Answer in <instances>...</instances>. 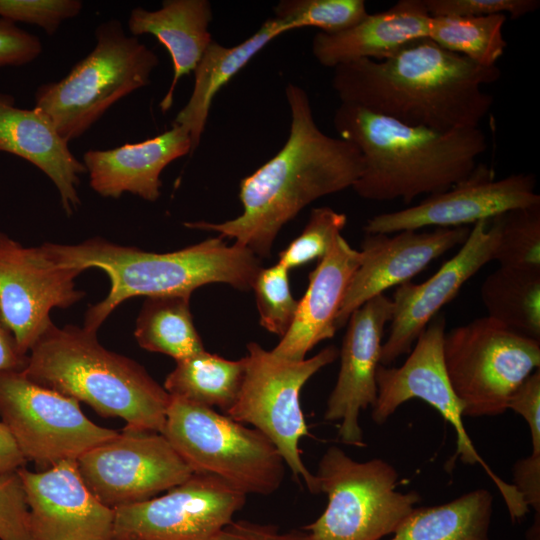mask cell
Here are the masks:
<instances>
[{"label": "cell", "mask_w": 540, "mask_h": 540, "mask_svg": "<svg viewBox=\"0 0 540 540\" xmlns=\"http://www.w3.org/2000/svg\"><path fill=\"white\" fill-rule=\"evenodd\" d=\"M500 75L497 66H479L423 38L379 60L339 65L331 84L341 103L450 131L479 127L493 104L484 86Z\"/></svg>", "instance_id": "obj_1"}, {"label": "cell", "mask_w": 540, "mask_h": 540, "mask_svg": "<svg viewBox=\"0 0 540 540\" xmlns=\"http://www.w3.org/2000/svg\"><path fill=\"white\" fill-rule=\"evenodd\" d=\"M285 94L291 112L288 139L276 155L241 180L242 213L222 223L196 221L186 227L216 232L256 256L268 257L279 231L303 208L353 187L362 171L357 147L319 129L301 87L288 84Z\"/></svg>", "instance_id": "obj_2"}, {"label": "cell", "mask_w": 540, "mask_h": 540, "mask_svg": "<svg viewBox=\"0 0 540 540\" xmlns=\"http://www.w3.org/2000/svg\"><path fill=\"white\" fill-rule=\"evenodd\" d=\"M333 125L362 157L353 190L373 201L409 204L420 195L443 192L469 176L487 149L479 127L439 131L345 103L336 109Z\"/></svg>", "instance_id": "obj_3"}, {"label": "cell", "mask_w": 540, "mask_h": 540, "mask_svg": "<svg viewBox=\"0 0 540 540\" xmlns=\"http://www.w3.org/2000/svg\"><path fill=\"white\" fill-rule=\"evenodd\" d=\"M41 246L60 267L81 273L97 268L109 277L107 296L85 314L83 328L94 333L131 297L191 296L195 289L211 283L250 290L262 268L251 250L236 243L228 245L220 236L167 253L122 246L100 237L74 245Z\"/></svg>", "instance_id": "obj_4"}, {"label": "cell", "mask_w": 540, "mask_h": 540, "mask_svg": "<svg viewBox=\"0 0 540 540\" xmlns=\"http://www.w3.org/2000/svg\"><path fill=\"white\" fill-rule=\"evenodd\" d=\"M22 373L127 427L162 432L171 396L136 361L103 347L96 333L52 325L29 351Z\"/></svg>", "instance_id": "obj_5"}, {"label": "cell", "mask_w": 540, "mask_h": 540, "mask_svg": "<svg viewBox=\"0 0 540 540\" xmlns=\"http://www.w3.org/2000/svg\"><path fill=\"white\" fill-rule=\"evenodd\" d=\"M96 45L57 82L40 85L35 106L69 143L82 136L116 102L149 85L159 58L138 37L110 19L95 30Z\"/></svg>", "instance_id": "obj_6"}, {"label": "cell", "mask_w": 540, "mask_h": 540, "mask_svg": "<svg viewBox=\"0 0 540 540\" xmlns=\"http://www.w3.org/2000/svg\"><path fill=\"white\" fill-rule=\"evenodd\" d=\"M161 433L193 473L246 495H271L283 482L286 465L271 440L213 408L171 396Z\"/></svg>", "instance_id": "obj_7"}, {"label": "cell", "mask_w": 540, "mask_h": 540, "mask_svg": "<svg viewBox=\"0 0 540 540\" xmlns=\"http://www.w3.org/2000/svg\"><path fill=\"white\" fill-rule=\"evenodd\" d=\"M315 476L327 505L303 528L310 540H381L420 501L415 491L396 490L398 473L387 461H356L336 446L325 451Z\"/></svg>", "instance_id": "obj_8"}, {"label": "cell", "mask_w": 540, "mask_h": 540, "mask_svg": "<svg viewBox=\"0 0 540 540\" xmlns=\"http://www.w3.org/2000/svg\"><path fill=\"white\" fill-rule=\"evenodd\" d=\"M247 351L239 394L224 414L262 432L276 446L294 479L318 494L316 476L305 466L299 448L300 440L309 435L300 392L313 375L337 359L339 351L331 345L300 361L280 358L256 342H250Z\"/></svg>", "instance_id": "obj_9"}, {"label": "cell", "mask_w": 540, "mask_h": 540, "mask_svg": "<svg viewBox=\"0 0 540 540\" xmlns=\"http://www.w3.org/2000/svg\"><path fill=\"white\" fill-rule=\"evenodd\" d=\"M443 359L464 416H498L515 389L540 366V341L488 316L445 333Z\"/></svg>", "instance_id": "obj_10"}, {"label": "cell", "mask_w": 540, "mask_h": 540, "mask_svg": "<svg viewBox=\"0 0 540 540\" xmlns=\"http://www.w3.org/2000/svg\"><path fill=\"white\" fill-rule=\"evenodd\" d=\"M445 318L436 315L416 339L415 347L400 367L379 365L376 371L377 398L372 406L376 424L385 423L397 408L411 399H421L435 408L456 433V452L464 464L480 465L498 488L512 520L528 511L513 484L501 479L475 449L464 426L463 405L446 373L443 359Z\"/></svg>", "instance_id": "obj_11"}, {"label": "cell", "mask_w": 540, "mask_h": 540, "mask_svg": "<svg viewBox=\"0 0 540 540\" xmlns=\"http://www.w3.org/2000/svg\"><path fill=\"white\" fill-rule=\"evenodd\" d=\"M0 418L27 461L42 470L82 454L117 435L91 421L80 402L28 379L0 372Z\"/></svg>", "instance_id": "obj_12"}, {"label": "cell", "mask_w": 540, "mask_h": 540, "mask_svg": "<svg viewBox=\"0 0 540 540\" xmlns=\"http://www.w3.org/2000/svg\"><path fill=\"white\" fill-rule=\"evenodd\" d=\"M76 463L89 490L112 509L151 499L193 474L162 433L127 426Z\"/></svg>", "instance_id": "obj_13"}, {"label": "cell", "mask_w": 540, "mask_h": 540, "mask_svg": "<svg viewBox=\"0 0 540 540\" xmlns=\"http://www.w3.org/2000/svg\"><path fill=\"white\" fill-rule=\"evenodd\" d=\"M161 496L114 508L113 540H196L233 521L247 495L209 474L193 473Z\"/></svg>", "instance_id": "obj_14"}, {"label": "cell", "mask_w": 540, "mask_h": 540, "mask_svg": "<svg viewBox=\"0 0 540 540\" xmlns=\"http://www.w3.org/2000/svg\"><path fill=\"white\" fill-rule=\"evenodd\" d=\"M81 272L58 266L42 246L25 247L0 232V311L20 352L31 350L53 325L50 312L79 302Z\"/></svg>", "instance_id": "obj_15"}, {"label": "cell", "mask_w": 540, "mask_h": 540, "mask_svg": "<svg viewBox=\"0 0 540 540\" xmlns=\"http://www.w3.org/2000/svg\"><path fill=\"white\" fill-rule=\"evenodd\" d=\"M535 205H540V195L534 175L515 173L496 179L491 168L478 163L469 176L449 189L405 209L375 215L364 231L393 234L431 226L461 227Z\"/></svg>", "instance_id": "obj_16"}, {"label": "cell", "mask_w": 540, "mask_h": 540, "mask_svg": "<svg viewBox=\"0 0 540 540\" xmlns=\"http://www.w3.org/2000/svg\"><path fill=\"white\" fill-rule=\"evenodd\" d=\"M497 218L475 223L457 253L422 283L397 286L392 300L389 334L382 344L380 364L389 366L412 345L440 309L483 266L494 260L499 241Z\"/></svg>", "instance_id": "obj_17"}, {"label": "cell", "mask_w": 540, "mask_h": 540, "mask_svg": "<svg viewBox=\"0 0 540 540\" xmlns=\"http://www.w3.org/2000/svg\"><path fill=\"white\" fill-rule=\"evenodd\" d=\"M17 472L26 493L31 540H113L114 509L89 490L75 460Z\"/></svg>", "instance_id": "obj_18"}, {"label": "cell", "mask_w": 540, "mask_h": 540, "mask_svg": "<svg viewBox=\"0 0 540 540\" xmlns=\"http://www.w3.org/2000/svg\"><path fill=\"white\" fill-rule=\"evenodd\" d=\"M391 314L392 300L382 294L364 303L348 319L337 381L324 413L326 420L340 422L338 436L347 445L365 446L359 416L377 398L376 371Z\"/></svg>", "instance_id": "obj_19"}, {"label": "cell", "mask_w": 540, "mask_h": 540, "mask_svg": "<svg viewBox=\"0 0 540 540\" xmlns=\"http://www.w3.org/2000/svg\"><path fill=\"white\" fill-rule=\"evenodd\" d=\"M471 228L444 227L432 231L405 230L393 234H366L361 245V262L342 300L337 330L350 315L370 299L384 294L421 272L431 261L462 245Z\"/></svg>", "instance_id": "obj_20"}, {"label": "cell", "mask_w": 540, "mask_h": 540, "mask_svg": "<svg viewBox=\"0 0 540 540\" xmlns=\"http://www.w3.org/2000/svg\"><path fill=\"white\" fill-rule=\"evenodd\" d=\"M192 153L188 132L177 124L137 143L113 149H90L83 155L90 187L102 197L131 193L154 202L160 197L162 171L174 160Z\"/></svg>", "instance_id": "obj_21"}, {"label": "cell", "mask_w": 540, "mask_h": 540, "mask_svg": "<svg viewBox=\"0 0 540 540\" xmlns=\"http://www.w3.org/2000/svg\"><path fill=\"white\" fill-rule=\"evenodd\" d=\"M361 252L339 235L327 254L309 274L304 296L298 301L293 323L271 351L300 361L318 343L337 331L336 318L348 285L361 262Z\"/></svg>", "instance_id": "obj_22"}, {"label": "cell", "mask_w": 540, "mask_h": 540, "mask_svg": "<svg viewBox=\"0 0 540 540\" xmlns=\"http://www.w3.org/2000/svg\"><path fill=\"white\" fill-rule=\"evenodd\" d=\"M0 152L23 158L45 173L56 186L67 216L80 206L83 162L70 151L53 122L40 109L15 106L14 97L0 92Z\"/></svg>", "instance_id": "obj_23"}, {"label": "cell", "mask_w": 540, "mask_h": 540, "mask_svg": "<svg viewBox=\"0 0 540 540\" xmlns=\"http://www.w3.org/2000/svg\"><path fill=\"white\" fill-rule=\"evenodd\" d=\"M429 21L423 0H400L387 10L368 13L347 30L318 32L312 54L319 64L332 69L361 59L379 60L428 38Z\"/></svg>", "instance_id": "obj_24"}, {"label": "cell", "mask_w": 540, "mask_h": 540, "mask_svg": "<svg viewBox=\"0 0 540 540\" xmlns=\"http://www.w3.org/2000/svg\"><path fill=\"white\" fill-rule=\"evenodd\" d=\"M213 14L207 0H165L158 10L134 8L128 18L132 36L153 35L168 51L173 63L170 87L160 102L166 113L173 104L178 81L194 71L213 41L208 30Z\"/></svg>", "instance_id": "obj_25"}, {"label": "cell", "mask_w": 540, "mask_h": 540, "mask_svg": "<svg viewBox=\"0 0 540 540\" xmlns=\"http://www.w3.org/2000/svg\"><path fill=\"white\" fill-rule=\"evenodd\" d=\"M288 31V25L274 17L233 47L222 46L214 40L210 43L193 71L192 94L173 122L188 132L192 152L199 146L217 92L270 41Z\"/></svg>", "instance_id": "obj_26"}, {"label": "cell", "mask_w": 540, "mask_h": 540, "mask_svg": "<svg viewBox=\"0 0 540 540\" xmlns=\"http://www.w3.org/2000/svg\"><path fill=\"white\" fill-rule=\"evenodd\" d=\"M493 496L475 489L444 504L414 508L389 540H489Z\"/></svg>", "instance_id": "obj_27"}, {"label": "cell", "mask_w": 540, "mask_h": 540, "mask_svg": "<svg viewBox=\"0 0 540 540\" xmlns=\"http://www.w3.org/2000/svg\"><path fill=\"white\" fill-rule=\"evenodd\" d=\"M245 372V358L228 360L206 350L176 361L164 389L181 398L226 413L235 403Z\"/></svg>", "instance_id": "obj_28"}, {"label": "cell", "mask_w": 540, "mask_h": 540, "mask_svg": "<svg viewBox=\"0 0 540 540\" xmlns=\"http://www.w3.org/2000/svg\"><path fill=\"white\" fill-rule=\"evenodd\" d=\"M480 296L489 318L540 341V268L500 266L485 278Z\"/></svg>", "instance_id": "obj_29"}, {"label": "cell", "mask_w": 540, "mask_h": 540, "mask_svg": "<svg viewBox=\"0 0 540 540\" xmlns=\"http://www.w3.org/2000/svg\"><path fill=\"white\" fill-rule=\"evenodd\" d=\"M191 296L148 297L143 303L134 336L147 351L179 361L204 351L190 311Z\"/></svg>", "instance_id": "obj_30"}, {"label": "cell", "mask_w": 540, "mask_h": 540, "mask_svg": "<svg viewBox=\"0 0 540 540\" xmlns=\"http://www.w3.org/2000/svg\"><path fill=\"white\" fill-rule=\"evenodd\" d=\"M506 15L430 17L428 38L439 47L483 67H494L507 47Z\"/></svg>", "instance_id": "obj_31"}, {"label": "cell", "mask_w": 540, "mask_h": 540, "mask_svg": "<svg viewBox=\"0 0 540 540\" xmlns=\"http://www.w3.org/2000/svg\"><path fill=\"white\" fill-rule=\"evenodd\" d=\"M274 13L290 30L315 27L334 34L360 22L368 11L363 0H281Z\"/></svg>", "instance_id": "obj_32"}, {"label": "cell", "mask_w": 540, "mask_h": 540, "mask_svg": "<svg viewBox=\"0 0 540 540\" xmlns=\"http://www.w3.org/2000/svg\"><path fill=\"white\" fill-rule=\"evenodd\" d=\"M496 218L500 234L494 260L504 267L540 268V205Z\"/></svg>", "instance_id": "obj_33"}, {"label": "cell", "mask_w": 540, "mask_h": 540, "mask_svg": "<svg viewBox=\"0 0 540 540\" xmlns=\"http://www.w3.org/2000/svg\"><path fill=\"white\" fill-rule=\"evenodd\" d=\"M252 289L261 326L282 338L291 327L298 306L290 290L289 270L278 262L261 268Z\"/></svg>", "instance_id": "obj_34"}, {"label": "cell", "mask_w": 540, "mask_h": 540, "mask_svg": "<svg viewBox=\"0 0 540 540\" xmlns=\"http://www.w3.org/2000/svg\"><path fill=\"white\" fill-rule=\"evenodd\" d=\"M346 223L344 213L330 207L313 208L301 234L280 252L278 263L291 270L322 259L341 235Z\"/></svg>", "instance_id": "obj_35"}, {"label": "cell", "mask_w": 540, "mask_h": 540, "mask_svg": "<svg viewBox=\"0 0 540 540\" xmlns=\"http://www.w3.org/2000/svg\"><path fill=\"white\" fill-rule=\"evenodd\" d=\"M82 8L80 0H0V17L37 25L53 36L62 22L76 17Z\"/></svg>", "instance_id": "obj_36"}, {"label": "cell", "mask_w": 540, "mask_h": 540, "mask_svg": "<svg viewBox=\"0 0 540 540\" xmlns=\"http://www.w3.org/2000/svg\"><path fill=\"white\" fill-rule=\"evenodd\" d=\"M17 471L0 473V540H31L26 493Z\"/></svg>", "instance_id": "obj_37"}, {"label": "cell", "mask_w": 540, "mask_h": 540, "mask_svg": "<svg viewBox=\"0 0 540 540\" xmlns=\"http://www.w3.org/2000/svg\"><path fill=\"white\" fill-rule=\"evenodd\" d=\"M430 17H482L508 14L515 20L535 12L538 0H423Z\"/></svg>", "instance_id": "obj_38"}, {"label": "cell", "mask_w": 540, "mask_h": 540, "mask_svg": "<svg viewBox=\"0 0 540 540\" xmlns=\"http://www.w3.org/2000/svg\"><path fill=\"white\" fill-rule=\"evenodd\" d=\"M42 49L36 35L0 17V68L29 64L39 57Z\"/></svg>", "instance_id": "obj_39"}, {"label": "cell", "mask_w": 540, "mask_h": 540, "mask_svg": "<svg viewBox=\"0 0 540 540\" xmlns=\"http://www.w3.org/2000/svg\"><path fill=\"white\" fill-rule=\"evenodd\" d=\"M507 409L524 418L529 426L532 453L540 454V371L532 372L512 393Z\"/></svg>", "instance_id": "obj_40"}, {"label": "cell", "mask_w": 540, "mask_h": 540, "mask_svg": "<svg viewBox=\"0 0 540 540\" xmlns=\"http://www.w3.org/2000/svg\"><path fill=\"white\" fill-rule=\"evenodd\" d=\"M196 540H310L302 529L282 530L273 524L232 521L215 533Z\"/></svg>", "instance_id": "obj_41"}, {"label": "cell", "mask_w": 540, "mask_h": 540, "mask_svg": "<svg viewBox=\"0 0 540 540\" xmlns=\"http://www.w3.org/2000/svg\"><path fill=\"white\" fill-rule=\"evenodd\" d=\"M527 507L540 512V454L532 453L514 465V484Z\"/></svg>", "instance_id": "obj_42"}, {"label": "cell", "mask_w": 540, "mask_h": 540, "mask_svg": "<svg viewBox=\"0 0 540 540\" xmlns=\"http://www.w3.org/2000/svg\"><path fill=\"white\" fill-rule=\"evenodd\" d=\"M27 356L20 352L16 340L5 324L0 311V372L22 371Z\"/></svg>", "instance_id": "obj_43"}, {"label": "cell", "mask_w": 540, "mask_h": 540, "mask_svg": "<svg viewBox=\"0 0 540 540\" xmlns=\"http://www.w3.org/2000/svg\"><path fill=\"white\" fill-rule=\"evenodd\" d=\"M26 462L10 431L0 422V473L17 471Z\"/></svg>", "instance_id": "obj_44"}, {"label": "cell", "mask_w": 540, "mask_h": 540, "mask_svg": "<svg viewBox=\"0 0 540 540\" xmlns=\"http://www.w3.org/2000/svg\"><path fill=\"white\" fill-rule=\"evenodd\" d=\"M539 513L540 512H536V517H535V521L532 525V527L530 528V530L528 531L527 533V538L528 540H539Z\"/></svg>", "instance_id": "obj_45"}]
</instances>
